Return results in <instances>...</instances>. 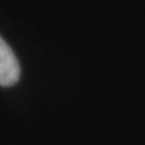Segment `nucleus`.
I'll return each mask as SVG.
<instances>
[{"label":"nucleus","instance_id":"nucleus-1","mask_svg":"<svg viewBox=\"0 0 145 145\" xmlns=\"http://www.w3.org/2000/svg\"><path fill=\"white\" fill-rule=\"evenodd\" d=\"M20 78V66L14 51L0 36V85L12 86Z\"/></svg>","mask_w":145,"mask_h":145}]
</instances>
